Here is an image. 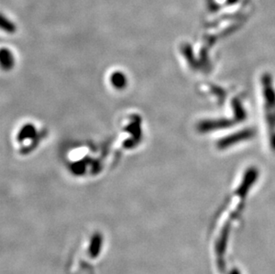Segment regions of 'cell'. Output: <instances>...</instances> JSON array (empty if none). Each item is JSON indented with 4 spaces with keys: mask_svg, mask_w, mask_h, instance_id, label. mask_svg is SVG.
<instances>
[{
    "mask_svg": "<svg viewBox=\"0 0 275 274\" xmlns=\"http://www.w3.org/2000/svg\"><path fill=\"white\" fill-rule=\"evenodd\" d=\"M110 81L112 86L117 89H125L127 84L126 77L122 71H115L114 73H112L110 78Z\"/></svg>",
    "mask_w": 275,
    "mask_h": 274,
    "instance_id": "2",
    "label": "cell"
},
{
    "mask_svg": "<svg viewBox=\"0 0 275 274\" xmlns=\"http://www.w3.org/2000/svg\"><path fill=\"white\" fill-rule=\"evenodd\" d=\"M15 58L14 54L8 48H0V67L5 70H9L14 66Z\"/></svg>",
    "mask_w": 275,
    "mask_h": 274,
    "instance_id": "1",
    "label": "cell"
},
{
    "mask_svg": "<svg viewBox=\"0 0 275 274\" xmlns=\"http://www.w3.org/2000/svg\"><path fill=\"white\" fill-rule=\"evenodd\" d=\"M34 128H33L31 125H27V126H25L24 128H23V130L20 132V135L19 136L21 137L22 136V138L23 139H25V138H28L29 136H31V135L34 134Z\"/></svg>",
    "mask_w": 275,
    "mask_h": 274,
    "instance_id": "4",
    "label": "cell"
},
{
    "mask_svg": "<svg viewBox=\"0 0 275 274\" xmlns=\"http://www.w3.org/2000/svg\"><path fill=\"white\" fill-rule=\"evenodd\" d=\"M0 30L10 34H13L16 31L15 24L1 13H0Z\"/></svg>",
    "mask_w": 275,
    "mask_h": 274,
    "instance_id": "3",
    "label": "cell"
}]
</instances>
